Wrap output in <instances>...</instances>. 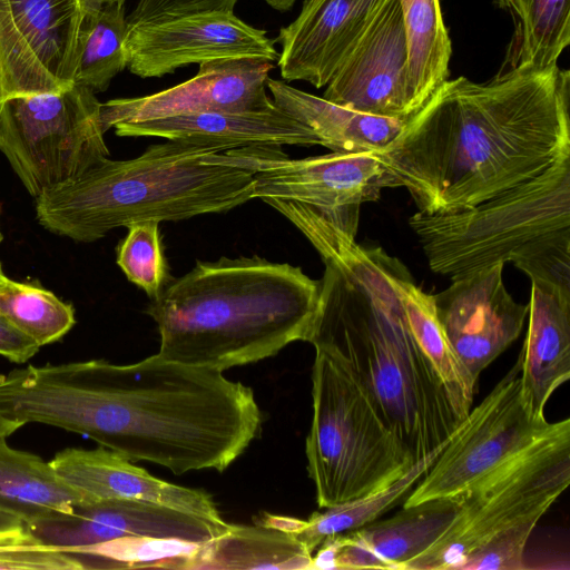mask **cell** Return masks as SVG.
<instances>
[{
    "mask_svg": "<svg viewBox=\"0 0 570 570\" xmlns=\"http://www.w3.org/2000/svg\"><path fill=\"white\" fill-rule=\"evenodd\" d=\"M539 520L538 518L524 520L494 535L472 551L459 570L524 569L525 546Z\"/></svg>",
    "mask_w": 570,
    "mask_h": 570,
    "instance_id": "cell-36",
    "label": "cell"
},
{
    "mask_svg": "<svg viewBox=\"0 0 570 570\" xmlns=\"http://www.w3.org/2000/svg\"><path fill=\"white\" fill-rule=\"evenodd\" d=\"M521 361L471 409L403 505L455 499L528 452L561 421L535 416L521 394Z\"/></svg>",
    "mask_w": 570,
    "mask_h": 570,
    "instance_id": "cell-10",
    "label": "cell"
},
{
    "mask_svg": "<svg viewBox=\"0 0 570 570\" xmlns=\"http://www.w3.org/2000/svg\"><path fill=\"white\" fill-rule=\"evenodd\" d=\"M500 8L508 10L517 24L523 14L524 0H497Z\"/></svg>",
    "mask_w": 570,
    "mask_h": 570,
    "instance_id": "cell-39",
    "label": "cell"
},
{
    "mask_svg": "<svg viewBox=\"0 0 570 570\" xmlns=\"http://www.w3.org/2000/svg\"><path fill=\"white\" fill-rule=\"evenodd\" d=\"M238 0H139L127 19V26L170 20L188 14L233 12Z\"/></svg>",
    "mask_w": 570,
    "mask_h": 570,
    "instance_id": "cell-37",
    "label": "cell"
},
{
    "mask_svg": "<svg viewBox=\"0 0 570 570\" xmlns=\"http://www.w3.org/2000/svg\"><path fill=\"white\" fill-rule=\"evenodd\" d=\"M0 314L40 347L59 341L75 325V312L52 292L10 278L0 285Z\"/></svg>",
    "mask_w": 570,
    "mask_h": 570,
    "instance_id": "cell-31",
    "label": "cell"
},
{
    "mask_svg": "<svg viewBox=\"0 0 570 570\" xmlns=\"http://www.w3.org/2000/svg\"><path fill=\"white\" fill-rule=\"evenodd\" d=\"M570 43V0H524L501 70L557 66Z\"/></svg>",
    "mask_w": 570,
    "mask_h": 570,
    "instance_id": "cell-29",
    "label": "cell"
},
{
    "mask_svg": "<svg viewBox=\"0 0 570 570\" xmlns=\"http://www.w3.org/2000/svg\"><path fill=\"white\" fill-rule=\"evenodd\" d=\"M570 227L537 237L510 258L515 267L532 279L544 281L570 289Z\"/></svg>",
    "mask_w": 570,
    "mask_h": 570,
    "instance_id": "cell-35",
    "label": "cell"
},
{
    "mask_svg": "<svg viewBox=\"0 0 570 570\" xmlns=\"http://www.w3.org/2000/svg\"><path fill=\"white\" fill-rule=\"evenodd\" d=\"M460 509L458 499L403 505L394 515L326 538L313 554V569H394L430 548Z\"/></svg>",
    "mask_w": 570,
    "mask_h": 570,
    "instance_id": "cell-18",
    "label": "cell"
},
{
    "mask_svg": "<svg viewBox=\"0 0 570 570\" xmlns=\"http://www.w3.org/2000/svg\"><path fill=\"white\" fill-rule=\"evenodd\" d=\"M56 473L87 501L137 500L196 514L227 524L212 495L149 474L145 469L104 446L68 448L49 461Z\"/></svg>",
    "mask_w": 570,
    "mask_h": 570,
    "instance_id": "cell-20",
    "label": "cell"
},
{
    "mask_svg": "<svg viewBox=\"0 0 570 570\" xmlns=\"http://www.w3.org/2000/svg\"><path fill=\"white\" fill-rule=\"evenodd\" d=\"M569 99L570 72L558 65L446 79L375 153L417 212L465 210L570 155Z\"/></svg>",
    "mask_w": 570,
    "mask_h": 570,
    "instance_id": "cell-2",
    "label": "cell"
},
{
    "mask_svg": "<svg viewBox=\"0 0 570 570\" xmlns=\"http://www.w3.org/2000/svg\"><path fill=\"white\" fill-rule=\"evenodd\" d=\"M23 524L24 523L17 517L0 511V530L11 529Z\"/></svg>",
    "mask_w": 570,
    "mask_h": 570,
    "instance_id": "cell-42",
    "label": "cell"
},
{
    "mask_svg": "<svg viewBox=\"0 0 570 570\" xmlns=\"http://www.w3.org/2000/svg\"><path fill=\"white\" fill-rule=\"evenodd\" d=\"M10 403L26 424L86 435L131 462L177 475L223 472L262 426L249 386L157 353L131 364L90 360L22 367Z\"/></svg>",
    "mask_w": 570,
    "mask_h": 570,
    "instance_id": "cell-1",
    "label": "cell"
},
{
    "mask_svg": "<svg viewBox=\"0 0 570 570\" xmlns=\"http://www.w3.org/2000/svg\"><path fill=\"white\" fill-rule=\"evenodd\" d=\"M95 95L73 85L3 100L0 150L35 198L109 156Z\"/></svg>",
    "mask_w": 570,
    "mask_h": 570,
    "instance_id": "cell-9",
    "label": "cell"
},
{
    "mask_svg": "<svg viewBox=\"0 0 570 570\" xmlns=\"http://www.w3.org/2000/svg\"><path fill=\"white\" fill-rule=\"evenodd\" d=\"M570 482V419L528 452L459 498L443 534L404 570H459L475 549L508 528L541 519Z\"/></svg>",
    "mask_w": 570,
    "mask_h": 570,
    "instance_id": "cell-8",
    "label": "cell"
},
{
    "mask_svg": "<svg viewBox=\"0 0 570 570\" xmlns=\"http://www.w3.org/2000/svg\"><path fill=\"white\" fill-rule=\"evenodd\" d=\"M445 443L417 461L403 476L386 489L326 508L322 512H314L307 520H301L294 533L308 551L314 554L326 538L358 529L377 520L385 512L406 499L434 462Z\"/></svg>",
    "mask_w": 570,
    "mask_h": 570,
    "instance_id": "cell-28",
    "label": "cell"
},
{
    "mask_svg": "<svg viewBox=\"0 0 570 570\" xmlns=\"http://www.w3.org/2000/svg\"><path fill=\"white\" fill-rule=\"evenodd\" d=\"M272 61L259 58L217 59L199 65L191 79L163 91L118 98L100 106L106 132L117 124L207 111L263 109L274 105L266 82Z\"/></svg>",
    "mask_w": 570,
    "mask_h": 570,
    "instance_id": "cell-16",
    "label": "cell"
},
{
    "mask_svg": "<svg viewBox=\"0 0 570 570\" xmlns=\"http://www.w3.org/2000/svg\"><path fill=\"white\" fill-rule=\"evenodd\" d=\"M203 543L180 539L122 537L114 540L65 549L80 556L91 568H166L193 569ZM87 569V567H86Z\"/></svg>",
    "mask_w": 570,
    "mask_h": 570,
    "instance_id": "cell-32",
    "label": "cell"
},
{
    "mask_svg": "<svg viewBox=\"0 0 570 570\" xmlns=\"http://www.w3.org/2000/svg\"><path fill=\"white\" fill-rule=\"evenodd\" d=\"M112 128L120 137H156L216 146L224 150L252 146L320 145L305 125L275 104L255 110L207 111L121 122Z\"/></svg>",
    "mask_w": 570,
    "mask_h": 570,
    "instance_id": "cell-21",
    "label": "cell"
},
{
    "mask_svg": "<svg viewBox=\"0 0 570 570\" xmlns=\"http://www.w3.org/2000/svg\"><path fill=\"white\" fill-rule=\"evenodd\" d=\"M7 276L4 275L1 264H0V285L6 281Z\"/></svg>",
    "mask_w": 570,
    "mask_h": 570,
    "instance_id": "cell-44",
    "label": "cell"
},
{
    "mask_svg": "<svg viewBox=\"0 0 570 570\" xmlns=\"http://www.w3.org/2000/svg\"><path fill=\"white\" fill-rule=\"evenodd\" d=\"M87 500L40 456L17 450L0 436V511L26 525L71 513Z\"/></svg>",
    "mask_w": 570,
    "mask_h": 570,
    "instance_id": "cell-24",
    "label": "cell"
},
{
    "mask_svg": "<svg viewBox=\"0 0 570 570\" xmlns=\"http://www.w3.org/2000/svg\"><path fill=\"white\" fill-rule=\"evenodd\" d=\"M83 18L78 0H0L3 100L75 85Z\"/></svg>",
    "mask_w": 570,
    "mask_h": 570,
    "instance_id": "cell-12",
    "label": "cell"
},
{
    "mask_svg": "<svg viewBox=\"0 0 570 570\" xmlns=\"http://www.w3.org/2000/svg\"><path fill=\"white\" fill-rule=\"evenodd\" d=\"M432 272L451 279L511 256L537 237L570 227V155L479 205L409 219Z\"/></svg>",
    "mask_w": 570,
    "mask_h": 570,
    "instance_id": "cell-7",
    "label": "cell"
},
{
    "mask_svg": "<svg viewBox=\"0 0 570 570\" xmlns=\"http://www.w3.org/2000/svg\"><path fill=\"white\" fill-rule=\"evenodd\" d=\"M315 352L305 453L317 505L326 509L386 489L417 461L354 380Z\"/></svg>",
    "mask_w": 570,
    "mask_h": 570,
    "instance_id": "cell-6",
    "label": "cell"
},
{
    "mask_svg": "<svg viewBox=\"0 0 570 570\" xmlns=\"http://www.w3.org/2000/svg\"><path fill=\"white\" fill-rule=\"evenodd\" d=\"M3 239V236H2V232H1V227H0V243L2 242Z\"/></svg>",
    "mask_w": 570,
    "mask_h": 570,
    "instance_id": "cell-46",
    "label": "cell"
},
{
    "mask_svg": "<svg viewBox=\"0 0 570 570\" xmlns=\"http://www.w3.org/2000/svg\"><path fill=\"white\" fill-rule=\"evenodd\" d=\"M407 47L406 92L415 114L448 79L452 45L440 0H400Z\"/></svg>",
    "mask_w": 570,
    "mask_h": 570,
    "instance_id": "cell-26",
    "label": "cell"
},
{
    "mask_svg": "<svg viewBox=\"0 0 570 570\" xmlns=\"http://www.w3.org/2000/svg\"><path fill=\"white\" fill-rule=\"evenodd\" d=\"M224 149L167 140L127 160L104 157L36 197L47 230L91 243L118 227L224 213L253 199V174L225 163Z\"/></svg>",
    "mask_w": 570,
    "mask_h": 570,
    "instance_id": "cell-5",
    "label": "cell"
},
{
    "mask_svg": "<svg viewBox=\"0 0 570 570\" xmlns=\"http://www.w3.org/2000/svg\"><path fill=\"white\" fill-rule=\"evenodd\" d=\"M23 425L21 422L0 416V436L8 438Z\"/></svg>",
    "mask_w": 570,
    "mask_h": 570,
    "instance_id": "cell-41",
    "label": "cell"
},
{
    "mask_svg": "<svg viewBox=\"0 0 570 570\" xmlns=\"http://www.w3.org/2000/svg\"><path fill=\"white\" fill-rule=\"evenodd\" d=\"M1 570H82L80 556L66 552L35 535L27 525L0 530Z\"/></svg>",
    "mask_w": 570,
    "mask_h": 570,
    "instance_id": "cell-34",
    "label": "cell"
},
{
    "mask_svg": "<svg viewBox=\"0 0 570 570\" xmlns=\"http://www.w3.org/2000/svg\"><path fill=\"white\" fill-rule=\"evenodd\" d=\"M274 104L305 125L320 145L335 153L382 151L405 127L407 118H389L358 112L323 97L267 79Z\"/></svg>",
    "mask_w": 570,
    "mask_h": 570,
    "instance_id": "cell-23",
    "label": "cell"
},
{
    "mask_svg": "<svg viewBox=\"0 0 570 570\" xmlns=\"http://www.w3.org/2000/svg\"><path fill=\"white\" fill-rule=\"evenodd\" d=\"M399 293L415 341L438 372L458 414L464 419L472 409L478 384L452 348L436 316L433 295L422 291L410 272L401 278Z\"/></svg>",
    "mask_w": 570,
    "mask_h": 570,
    "instance_id": "cell-27",
    "label": "cell"
},
{
    "mask_svg": "<svg viewBox=\"0 0 570 570\" xmlns=\"http://www.w3.org/2000/svg\"><path fill=\"white\" fill-rule=\"evenodd\" d=\"M383 0H305L299 14L279 30L281 76L326 86Z\"/></svg>",
    "mask_w": 570,
    "mask_h": 570,
    "instance_id": "cell-19",
    "label": "cell"
},
{
    "mask_svg": "<svg viewBox=\"0 0 570 570\" xmlns=\"http://www.w3.org/2000/svg\"><path fill=\"white\" fill-rule=\"evenodd\" d=\"M407 47L400 0H383L341 63L323 98L380 117L412 116L406 92Z\"/></svg>",
    "mask_w": 570,
    "mask_h": 570,
    "instance_id": "cell-15",
    "label": "cell"
},
{
    "mask_svg": "<svg viewBox=\"0 0 570 570\" xmlns=\"http://www.w3.org/2000/svg\"><path fill=\"white\" fill-rule=\"evenodd\" d=\"M126 68L140 78H159L188 65L217 59L278 60L266 31L233 12L212 11L170 20L127 26Z\"/></svg>",
    "mask_w": 570,
    "mask_h": 570,
    "instance_id": "cell-13",
    "label": "cell"
},
{
    "mask_svg": "<svg viewBox=\"0 0 570 570\" xmlns=\"http://www.w3.org/2000/svg\"><path fill=\"white\" fill-rule=\"evenodd\" d=\"M126 0H78L85 14L100 10L101 8L112 3H125Z\"/></svg>",
    "mask_w": 570,
    "mask_h": 570,
    "instance_id": "cell-40",
    "label": "cell"
},
{
    "mask_svg": "<svg viewBox=\"0 0 570 570\" xmlns=\"http://www.w3.org/2000/svg\"><path fill=\"white\" fill-rule=\"evenodd\" d=\"M2 102H3V98H2L1 88H0V110H1Z\"/></svg>",
    "mask_w": 570,
    "mask_h": 570,
    "instance_id": "cell-45",
    "label": "cell"
},
{
    "mask_svg": "<svg viewBox=\"0 0 570 570\" xmlns=\"http://www.w3.org/2000/svg\"><path fill=\"white\" fill-rule=\"evenodd\" d=\"M268 6L277 11H287L289 10L296 0H265Z\"/></svg>",
    "mask_w": 570,
    "mask_h": 570,
    "instance_id": "cell-43",
    "label": "cell"
},
{
    "mask_svg": "<svg viewBox=\"0 0 570 570\" xmlns=\"http://www.w3.org/2000/svg\"><path fill=\"white\" fill-rule=\"evenodd\" d=\"M321 281L298 266L257 255L197 262L147 305L165 360L224 372L308 342Z\"/></svg>",
    "mask_w": 570,
    "mask_h": 570,
    "instance_id": "cell-4",
    "label": "cell"
},
{
    "mask_svg": "<svg viewBox=\"0 0 570 570\" xmlns=\"http://www.w3.org/2000/svg\"><path fill=\"white\" fill-rule=\"evenodd\" d=\"M126 32L125 3L108 4L85 14L75 85L95 94L107 90L114 77L127 65L124 50Z\"/></svg>",
    "mask_w": 570,
    "mask_h": 570,
    "instance_id": "cell-30",
    "label": "cell"
},
{
    "mask_svg": "<svg viewBox=\"0 0 570 570\" xmlns=\"http://www.w3.org/2000/svg\"><path fill=\"white\" fill-rule=\"evenodd\" d=\"M529 327L522 350L521 394L539 417L554 391L570 379V289L532 279Z\"/></svg>",
    "mask_w": 570,
    "mask_h": 570,
    "instance_id": "cell-22",
    "label": "cell"
},
{
    "mask_svg": "<svg viewBox=\"0 0 570 570\" xmlns=\"http://www.w3.org/2000/svg\"><path fill=\"white\" fill-rule=\"evenodd\" d=\"M504 263L465 276L433 295L436 316L472 381L520 335L529 304L517 303L505 289Z\"/></svg>",
    "mask_w": 570,
    "mask_h": 570,
    "instance_id": "cell-14",
    "label": "cell"
},
{
    "mask_svg": "<svg viewBox=\"0 0 570 570\" xmlns=\"http://www.w3.org/2000/svg\"><path fill=\"white\" fill-rule=\"evenodd\" d=\"M158 227L157 220L129 225L117 249L118 266L150 299L161 292L169 275Z\"/></svg>",
    "mask_w": 570,
    "mask_h": 570,
    "instance_id": "cell-33",
    "label": "cell"
},
{
    "mask_svg": "<svg viewBox=\"0 0 570 570\" xmlns=\"http://www.w3.org/2000/svg\"><path fill=\"white\" fill-rule=\"evenodd\" d=\"M313 569V554L295 533L275 527L229 524L202 544L193 570Z\"/></svg>",
    "mask_w": 570,
    "mask_h": 570,
    "instance_id": "cell-25",
    "label": "cell"
},
{
    "mask_svg": "<svg viewBox=\"0 0 570 570\" xmlns=\"http://www.w3.org/2000/svg\"><path fill=\"white\" fill-rule=\"evenodd\" d=\"M229 524L157 503L115 499L87 501L69 514L27 528L42 541L65 550L134 535L205 543L224 533Z\"/></svg>",
    "mask_w": 570,
    "mask_h": 570,
    "instance_id": "cell-17",
    "label": "cell"
},
{
    "mask_svg": "<svg viewBox=\"0 0 570 570\" xmlns=\"http://www.w3.org/2000/svg\"><path fill=\"white\" fill-rule=\"evenodd\" d=\"M321 255L320 313L308 340L361 387L415 461L444 444L463 419L407 324L399 283L407 268L382 248L323 220L308 234Z\"/></svg>",
    "mask_w": 570,
    "mask_h": 570,
    "instance_id": "cell-3",
    "label": "cell"
},
{
    "mask_svg": "<svg viewBox=\"0 0 570 570\" xmlns=\"http://www.w3.org/2000/svg\"><path fill=\"white\" fill-rule=\"evenodd\" d=\"M219 159L253 174V199L307 205L334 225L356 235L358 209L396 187L375 151L335 153L292 159L282 146L224 150Z\"/></svg>",
    "mask_w": 570,
    "mask_h": 570,
    "instance_id": "cell-11",
    "label": "cell"
},
{
    "mask_svg": "<svg viewBox=\"0 0 570 570\" xmlns=\"http://www.w3.org/2000/svg\"><path fill=\"white\" fill-rule=\"evenodd\" d=\"M40 346L0 314V355L14 362L26 363Z\"/></svg>",
    "mask_w": 570,
    "mask_h": 570,
    "instance_id": "cell-38",
    "label": "cell"
}]
</instances>
